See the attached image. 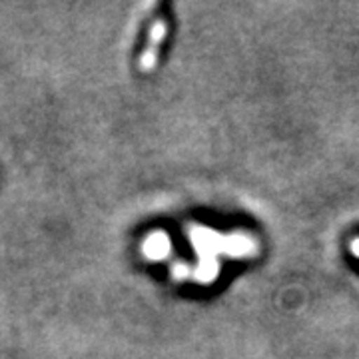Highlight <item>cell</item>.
<instances>
[{"label":"cell","instance_id":"3957f363","mask_svg":"<svg viewBox=\"0 0 359 359\" xmlns=\"http://www.w3.org/2000/svg\"><path fill=\"white\" fill-rule=\"evenodd\" d=\"M351 252L359 257V238H355V240L351 242Z\"/></svg>","mask_w":359,"mask_h":359},{"label":"cell","instance_id":"6da1fadb","mask_svg":"<svg viewBox=\"0 0 359 359\" xmlns=\"http://www.w3.org/2000/svg\"><path fill=\"white\" fill-rule=\"evenodd\" d=\"M168 32V26L164 20H156L152 28H150V36H148V44L146 50L142 52L140 56V70L142 72H150L154 70L156 62H158V52H160V44L164 42Z\"/></svg>","mask_w":359,"mask_h":359},{"label":"cell","instance_id":"7a4b0ae2","mask_svg":"<svg viewBox=\"0 0 359 359\" xmlns=\"http://www.w3.org/2000/svg\"><path fill=\"white\" fill-rule=\"evenodd\" d=\"M170 248H172V244H170V238L166 233L164 231H154L144 240L142 252L148 259H162V257H166L170 254Z\"/></svg>","mask_w":359,"mask_h":359}]
</instances>
